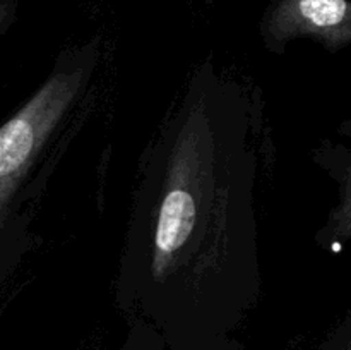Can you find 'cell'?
Returning a JSON list of instances; mask_svg holds the SVG:
<instances>
[{
	"mask_svg": "<svg viewBox=\"0 0 351 350\" xmlns=\"http://www.w3.org/2000/svg\"><path fill=\"white\" fill-rule=\"evenodd\" d=\"M263 106L211 58L154 137L120 256V299L147 311L247 305L263 290Z\"/></svg>",
	"mask_w": 351,
	"mask_h": 350,
	"instance_id": "6da1fadb",
	"label": "cell"
},
{
	"mask_svg": "<svg viewBox=\"0 0 351 350\" xmlns=\"http://www.w3.org/2000/svg\"><path fill=\"white\" fill-rule=\"evenodd\" d=\"M99 54L98 38L64 51L47 81L0 127V229L21 182L88 89Z\"/></svg>",
	"mask_w": 351,
	"mask_h": 350,
	"instance_id": "7a4b0ae2",
	"label": "cell"
},
{
	"mask_svg": "<svg viewBox=\"0 0 351 350\" xmlns=\"http://www.w3.org/2000/svg\"><path fill=\"white\" fill-rule=\"evenodd\" d=\"M259 31L271 54H285L288 43L302 38L336 54L351 45V0H273Z\"/></svg>",
	"mask_w": 351,
	"mask_h": 350,
	"instance_id": "3957f363",
	"label": "cell"
},
{
	"mask_svg": "<svg viewBox=\"0 0 351 350\" xmlns=\"http://www.w3.org/2000/svg\"><path fill=\"white\" fill-rule=\"evenodd\" d=\"M312 160L338 185V202L315 235L319 246L331 247L351 240V148L324 141L312 151Z\"/></svg>",
	"mask_w": 351,
	"mask_h": 350,
	"instance_id": "277c9868",
	"label": "cell"
},
{
	"mask_svg": "<svg viewBox=\"0 0 351 350\" xmlns=\"http://www.w3.org/2000/svg\"><path fill=\"white\" fill-rule=\"evenodd\" d=\"M338 132L343 134V136H346V137H351V119L341 122V126L338 127Z\"/></svg>",
	"mask_w": 351,
	"mask_h": 350,
	"instance_id": "5b68a950",
	"label": "cell"
},
{
	"mask_svg": "<svg viewBox=\"0 0 351 350\" xmlns=\"http://www.w3.org/2000/svg\"><path fill=\"white\" fill-rule=\"evenodd\" d=\"M343 350H351V338L348 340V342L345 343V347H343Z\"/></svg>",
	"mask_w": 351,
	"mask_h": 350,
	"instance_id": "8992f818",
	"label": "cell"
},
{
	"mask_svg": "<svg viewBox=\"0 0 351 350\" xmlns=\"http://www.w3.org/2000/svg\"><path fill=\"white\" fill-rule=\"evenodd\" d=\"M206 2H213V0H206Z\"/></svg>",
	"mask_w": 351,
	"mask_h": 350,
	"instance_id": "52a82bcc",
	"label": "cell"
}]
</instances>
